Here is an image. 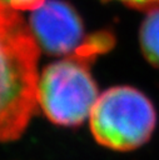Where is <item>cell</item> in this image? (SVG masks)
I'll return each mask as SVG.
<instances>
[{
	"mask_svg": "<svg viewBox=\"0 0 159 160\" xmlns=\"http://www.w3.org/2000/svg\"><path fill=\"white\" fill-rule=\"evenodd\" d=\"M39 50L29 25L0 1V142L20 138L35 112Z\"/></svg>",
	"mask_w": 159,
	"mask_h": 160,
	"instance_id": "6da1fadb",
	"label": "cell"
},
{
	"mask_svg": "<svg viewBox=\"0 0 159 160\" xmlns=\"http://www.w3.org/2000/svg\"><path fill=\"white\" fill-rule=\"evenodd\" d=\"M156 124L151 101L138 89L114 86L99 95L89 116L94 139L103 146L129 151L145 144Z\"/></svg>",
	"mask_w": 159,
	"mask_h": 160,
	"instance_id": "7a4b0ae2",
	"label": "cell"
},
{
	"mask_svg": "<svg viewBox=\"0 0 159 160\" xmlns=\"http://www.w3.org/2000/svg\"><path fill=\"white\" fill-rule=\"evenodd\" d=\"M90 59L73 54L43 70L38 81V104L54 124L76 126L90 116L99 98L89 70Z\"/></svg>",
	"mask_w": 159,
	"mask_h": 160,
	"instance_id": "3957f363",
	"label": "cell"
},
{
	"mask_svg": "<svg viewBox=\"0 0 159 160\" xmlns=\"http://www.w3.org/2000/svg\"><path fill=\"white\" fill-rule=\"evenodd\" d=\"M29 28L39 48L51 55H73L85 42L81 19L61 0H46L34 10Z\"/></svg>",
	"mask_w": 159,
	"mask_h": 160,
	"instance_id": "277c9868",
	"label": "cell"
},
{
	"mask_svg": "<svg viewBox=\"0 0 159 160\" xmlns=\"http://www.w3.org/2000/svg\"><path fill=\"white\" fill-rule=\"evenodd\" d=\"M139 36L145 59L159 69V9L149 11L141 24Z\"/></svg>",
	"mask_w": 159,
	"mask_h": 160,
	"instance_id": "5b68a950",
	"label": "cell"
},
{
	"mask_svg": "<svg viewBox=\"0 0 159 160\" xmlns=\"http://www.w3.org/2000/svg\"><path fill=\"white\" fill-rule=\"evenodd\" d=\"M0 1L16 11L38 10L46 2V0H0Z\"/></svg>",
	"mask_w": 159,
	"mask_h": 160,
	"instance_id": "8992f818",
	"label": "cell"
},
{
	"mask_svg": "<svg viewBox=\"0 0 159 160\" xmlns=\"http://www.w3.org/2000/svg\"><path fill=\"white\" fill-rule=\"evenodd\" d=\"M118 1L135 10L151 11V10L159 9V0H118Z\"/></svg>",
	"mask_w": 159,
	"mask_h": 160,
	"instance_id": "52a82bcc",
	"label": "cell"
}]
</instances>
